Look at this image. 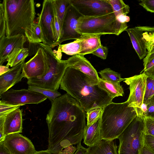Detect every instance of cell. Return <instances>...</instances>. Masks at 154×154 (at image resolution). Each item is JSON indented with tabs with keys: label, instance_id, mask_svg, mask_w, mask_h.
Returning <instances> with one entry per match:
<instances>
[{
	"label": "cell",
	"instance_id": "26",
	"mask_svg": "<svg viewBox=\"0 0 154 154\" xmlns=\"http://www.w3.org/2000/svg\"><path fill=\"white\" fill-rule=\"evenodd\" d=\"M56 12L61 29L67 9L70 4V0H53Z\"/></svg>",
	"mask_w": 154,
	"mask_h": 154
},
{
	"label": "cell",
	"instance_id": "6",
	"mask_svg": "<svg viewBox=\"0 0 154 154\" xmlns=\"http://www.w3.org/2000/svg\"><path fill=\"white\" fill-rule=\"evenodd\" d=\"M43 50L49 66L46 75L41 78L27 79L29 85L53 90H57L60 86L61 81L67 67L66 60L59 59L52 48L43 43L38 44Z\"/></svg>",
	"mask_w": 154,
	"mask_h": 154
},
{
	"label": "cell",
	"instance_id": "2",
	"mask_svg": "<svg viewBox=\"0 0 154 154\" xmlns=\"http://www.w3.org/2000/svg\"><path fill=\"white\" fill-rule=\"evenodd\" d=\"M60 87L76 100L86 112L103 108L112 103L113 99L86 75L69 67L65 70Z\"/></svg>",
	"mask_w": 154,
	"mask_h": 154
},
{
	"label": "cell",
	"instance_id": "16",
	"mask_svg": "<svg viewBox=\"0 0 154 154\" xmlns=\"http://www.w3.org/2000/svg\"><path fill=\"white\" fill-rule=\"evenodd\" d=\"M67 67L78 70L86 75L95 85H97L100 77L90 62L84 56L76 54L66 60Z\"/></svg>",
	"mask_w": 154,
	"mask_h": 154
},
{
	"label": "cell",
	"instance_id": "41",
	"mask_svg": "<svg viewBox=\"0 0 154 154\" xmlns=\"http://www.w3.org/2000/svg\"><path fill=\"white\" fill-rule=\"evenodd\" d=\"M143 35L148 51L150 48L154 46V36H149Z\"/></svg>",
	"mask_w": 154,
	"mask_h": 154
},
{
	"label": "cell",
	"instance_id": "8",
	"mask_svg": "<svg viewBox=\"0 0 154 154\" xmlns=\"http://www.w3.org/2000/svg\"><path fill=\"white\" fill-rule=\"evenodd\" d=\"M55 7L53 0H45L39 15L38 23L42 32L43 43L52 48L56 47L57 41L54 28Z\"/></svg>",
	"mask_w": 154,
	"mask_h": 154
},
{
	"label": "cell",
	"instance_id": "48",
	"mask_svg": "<svg viewBox=\"0 0 154 154\" xmlns=\"http://www.w3.org/2000/svg\"><path fill=\"white\" fill-rule=\"evenodd\" d=\"M10 69L8 66L3 65L0 66V75L6 73Z\"/></svg>",
	"mask_w": 154,
	"mask_h": 154
},
{
	"label": "cell",
	"instance_id": "47",
	"mask_svg": "<svg viewBox=\"0 0 154 154\" xmlns=\"http://www.w3.org/2000/svg\"><path fill=\"white\" fill-rule=\"evenodd\" d=\"M140 154H154V152L145 146L143 145L141 150Z\"/></svg>",
	"mask_w": 154,
	"mask_h": 154
},
{
	"label": "cell",
	"instance_id": "27",
	"mask_svg": "<svg viewBox=\"0 0 154 154\" xmlns=\"http://www.w3.org/2000/svg\"><path fill=\"white\" fill-rule=\"evenodd\" d=\"M112 6L116 17L121 15H127L130 12V7L122 0H108Z\"/></svg>",
	"mask_w": 154,
	"mask_h": 154
},
{
	"label": "cell",
	"instance_id": "43",
	"mask_svg": "<svg viewBox=\"0 0 154 154\" xmlns=\"http://www.w3.org/2000/svg\"><path fill=\"white\" fill-rule=\"evenodd\" d=\"M76 150V148L71 145L67 147L57 154H74Z\"/></svg>",
	"mask_w": 154,
	"mask_h": 154
},
{
	"label": "cell",
	"instance_id": "28",
	"mask_svg": "<svg viewBox=\"0 0 154 154\" xmlns=\"http://www.w3.org/2000/svg\"><path fill=\"white\" fill-rule=\"evenodd\" d=\"M98 73L103 80L113 82H120L124 80L121 74L112 70L109 68H106L100 71Z\"/></svg>",
	"mask_w": 154,
	"mask_h": 154
},
{
	"label": "cell",
	"instance_id": "7",
	"mask_svg": "<svg viewBox=\"0 0 154 154\" xmlns=\"http://www.w3.org/2000/svg\"><path fill=\"white\" fill-rule=\"evenodd\" d=\"M143 118L137 116L119 137L118 154H140L143 145Z\"/></svg>",
	"mask_w": 154,
	"mask_h": 154
},
{
	"label": "cell",
	"instance_id": "42",
	"mask_svg": "<svg viewBox=\"0 0 154 154\" xmlns=\"http://www.w3.org/2000/svg\"><path fill=\"white\" fill-rule=\"evenodd\" d=\"M154 58V46L150 48L147 51L146 56L143 59V65Z\"/></svg>",
	"mask_w": 154,
	"mask_h": 154
},
{
	"label": "cell",
	"instance_id": "17",
	"mask_svg": "<svg viewBox=\"0 0 154 154\" xmlns=\"http://www.w3.org/2000/svg\"><path fill=\"white\" fill-rule=\"evenodd\" d=\"M0 121L3 124L5 137L10 134L22 132V111L19 108L0 116Z\"/></svg>",
	"mask_w": 154,
	"mask_h": 154
},
{
	"label": "cell",
	"instance_id": "10",
	"mask_svg": "<svg viewBox=\"0 0 154 154\" xmlns=\"http://www.w3.org/2000/svg\"><path fill=\"white\" fill-rule=\"evenodd\" d=\"M0 103L11 106L38 104L46 100L45 96L28 89H9L0 95Z\"/></svg>",
	"mask_w": 154,
	"mask_h": 154
},
{
	"label": "cell",
	"instance_id": "30",
	"mask_svg": "<svg viewBox=\"0 0 154 154\" xmlns=\"http://www.w3.org/2000/svg\"><path fill=\"white\" fill-rule=\"evenodd\" d=\"M103 108L98 107L91 109L86 112L87 119L86 125H90L101 116Z\"/></svg>",
	"mask_w": 154,
	"mask_h": 154
},
{
	"label": "cell",
	"instance_id": "46",
	"mask_svg": "<svg viewBox=\"0 0 154 154\" xmlns=\"http://www.w3.org/2000/svg\"><path fill=\"white\" fill-rule=\"evenodd\" d=\"M0 154H11L5 146L3 141L0 142Z\"/></svg>",
	"mask_w": 154,
	"mask_h": 154
},
{
	"label": "cell",
	"instance_id": "15",
	"mask_svg": "<svg viewBox=\"0 0 154 154\" xmlns=\"http://www.w3.org/2000/svg\"><path fill=\"white\" fill-rule=\"evenodd\" d=\"M27 40L23 35L10 37L4 36L0 39V66L17 50L23 48V45Z\"/></svg>",
	"mask_w": 154,
	"mask_h": 154
},
{
	"label": "cell",
	"instance_id": "12",
	"mask_svg": "<svg viewBox=\"0 0 154 154\" xmlns=\"http://www.w3.org/2000/svg\"><path fill=\"white\" fill-rule=\"evenodd\" d=\"M83 16L70 3L68 7L64 17L60 38L56 46H59L63 42L71 39H78L82 35L77 31L79 20Z\"/></svg>",
	"mask_w": 154,
	"mask_h": 154
},
{
	"label": "cell",
	"instance_id": "11",
	"mask_svg": "<svg viewBox=\"0 0 154 154\" xmlns=\"http://www.w3.org/2000/svg\"><path fill=\"white\" fill-rule=\"evenodd\" d=\"M70 2L85 17H97L113 12L108 0H70Z\"/></svg>",
	"mask_w": 154,
	"mask_h": 154
},
{
	"label": "cell",
	"instance_id": "45",
	"mask_svg": "<svg viewBox=\"0 0 154 154\" xmlns=\"http://www.w3.org/2000/svg\"><path fill=\"white\" fill-rule=\"evenodd\" d=\"M116 17L119 22L122 23H127L130 20V17L127 15H121Z\"/></svg>",
	"mask_w": 154,
	"mask_h": 154
},
{
	"label": "cell",
	"instance_id": "32",
	"mask_svg": "<svg viewBox=\"0 0 154 154\" xmlns=\"http://www.w3.org/2000/svg\"><path fill=\"white\" fill-rule=\"evenodd\" d=\"M144 134L154 137V117H144Z\"/></svg>",
	"mask_w": 154,
	"mask_h": 154
},
{
	"label": "cell",
	"instance_id": "49",
	"mask_svg": "<svg viewBox=\"0 0 154 154\" xmlns=\"http://www.w3.org/2000/svg\"><path fill=\"white\" fill-rule=\"evenodd\" d=\"M51 153L47 149L45 150H42L36 151L33 154H51Z\"/></svg>",
	"mask_w": 154,
	"mask_h": 154
},
{
	"label": "cell",
	"instance_id": "18",
	"mask_svg": "<svg viewBox=\"0 0 154 154\" xmlns=\"http://www.w3.org/2000/svg\"><path fill=\"white\" fill-rule=\"evenodd\" d=\"M25 60L12 67L6 73L0 75V95L20 82L24 77L22 72Z\"/></svg>",
	"mask_w": 154,
	"mask_h": 154
},
{
	"label": "cell",
	"instance_id": "33",
	"mask_svg": "<svg viewBox=\"0 0 154 154\" xmlns=\"http://www.w3.org/2000/svg\"><path fill=\"white\" fill-rule=\"evenodd\" d=\"M144 68L140 73H144L148 78L154 79V58L143 65Z\"/></svg>",
	"mask_w": 154,
	"mask_h": 154
},
{
	"label": "cell",
	"instance_id": "34",
	"mask_svg": "<svg viewBox=\"0 0 154 154\" xmlns=\"http://www.w3.org/2000/svg\"><path fill=\"white\" fill-rule=\"evenodd\" d=\"M6 21L4 15L3 5L0 4V39L6 36Z\"/></svg>",
	"mask_w": 154,
	"mask_h": 154
},
{
	"label": "cell",
	"instance_id": "20",
	"mask_svg": "<svg viewBox=\"0 0 154 154\" xmlns=\"http://www.w3.org/2000/svg\"><path fill=\"white\" fill-rule=\"evenodd\" d=\"M83 139L84 143L89 147L97 145L102 140L101 132V117L92 124L86 126Z\"/></svg>",
	"mask_w": 154,
	"mask_h": 154
},
{
	"label": "cell",
	"instance_id": "13",
	"mask_svg": "<svg viewBox=\"0 0 154 154\" xmlns=\"http://www.w3.org/2000/svg\"><path fill=\"white\" fill-rule=\"evenodd\" d=\"M49 66L47 59L42 49L39 47L35 55L23 67L22 73L27 79L41 78L47 73Z\"/></svg>",
	"mask_w": 154,
	"mask_h": 154
},
{
	"label": "cell",
	"instance_id": "24",
	"mask_svg": "<svg viewBox=\"0 0 154 154\" xmlns=\"http://www.w3.org/2000/svg\"><path fill=\"white\" fill-rule=\"evenodd\" d=\"M97 85L113 98L123 96L124 94L123 88L120 85V82L105 81L100 78Z\"/></svg>",
	"mask_w": 154,
	"mask_h": 154
},
{
	"label": "cell",
	"instance_id": "3",
	"mask_svg": "<svg viewBox=\"0 0 154 154\" xmlns=\"http://www.w3.org/2000/svg\"><path fill=\"white\" fill-rule=\"evenodd\" d=\"M3 5L7 37L19 35L29 41L33 32L35 12L33 0H4Z\"/></svg>",
	"mask_w": 154,
	"mask_h": 154
},
{
	"label": "cell",
	"instance_id": "50",
	"mask_svg": "<svg viewBox=\"0 0 154 154\" xmlns=\"http://www.w3.org/2000/svg\"><path fill=\"white\" fill-rule=\"evenodd\" d=\"M154 95V83L153 85L151 92L149 95V99L153 95Z\"/></svg>",
	"mask_w": 154,
	"mask_h": 154
},
{
	"label": "cell",
	"instance_id": "31",
	"mask_svg": "<svg viewBox=\"0 0 154 154\" xmlns=\"http://www.w3.org/2000/svg\"><path fill=\"white\" fill-rule=\"evenodd\" d=\"M29 42L32 43L39 44L41 42L43 43L42 32L38 23H34L33 27L32 34Z\"/></svg>",
	"mask_w": 154,
	"mask_h": 154
},
{
	"label": "cell",
	"instance_id": "1",
	"mask_svg": "<svg viewBox=\"0 0 154 154\" xmlns=\"http://www.w3.org/2000/svg\"><path fill=\"white\" fill-rule=\"evenodd\" d=\"M51 103L46 118L47 150L57 154L67 147L81 143L86 126V115L78 102L67 93Z\"/></svg>",
	"mask_w": 154,
	"mask_h": 154
},
{
	"label": "cell",
	"instance_id": "23",
	"mask_svg": "<svg viewBox=\"0 0 154 154\" xmlns=\"http://www.w3.org/2000/svg\"><path fill=\"white\" fill-rule=\"evenodd\" d=\"M82 48V42L81 38L66 44L60 45L57 51H53L57 57L61 59V53L71 56L79 54Z\"/></svg>",
	"mask_w": 154,
	"mask_h": 154
},
{
	"label": "cell",
	"instance_id": "40",
	"mask_svg": "<svg viewBox=\"0 0 154 154\" xmlns=\"http://www.w3.org/2000/svg\"><path fill=\"white\" fill-rule=\"evenodd\" d=\"M154 83V79L148 77L144 101L149 99V95Z\"/></svg>",
	"mask_w": 154,
	"mask_h": 154
},
{
	"label": "cell",
	"instance_id": "44",
	"mask_svg": "<svg viewBox=\"0 0 154 154\" xmlns=\"http://www.w3.org/2000/svg\"><path fill=\"white\" fill-rule=\"evenodd\" d=\"M76 150L74 154H86L87 149L83 147L80 143L77 145Z\"/></svg>",
	"mask_w": 154,
	"mask_h": 154
},
{
	"label": "cell",
	"instance_id": "39",
	"mask_svg": "<svg viewBox=\"0 0 154 154\" xmlns=\"http://www.w3.org/2000/svg\"><path fill=\"white\" fill-rule=\"evenodd\" d=\"M144 102H145L147 105V116L154 117V95Z\"/></svg>",
	"mask_w": 154,
	"mask_h": 154
},
{
	"label": "cell",
	"instance_id": "9",
	"mask_svg": "<svg viewBox=\"0 0 154 154\" xmlns=\"http://www.w3.org/2000/svg\"><path fill=\"white\" fill-rule=\"evenodd\" d=\"M147 78L144 73H141L124 79V82L129 85L130 90L129 96L126 101L129 106L134 108L137 116H142L140 109L144 101Z\"/></svg>",
	"mask_w": 154,
	"mask_h": 154
},
{
	"label": "cell",
	"instance_id": "22",
	"mask_svg": "<svg viewBox=\"0 0 154 154\" xmlns=\"http://www.w3.org/2000/svg\"><path fill=\"white\" fill-rule=\"evenodd\" d=\"M101 35H85L81 38L82 42L81 51L78 54L84 56L92 54L102 45L100 40Z\"/></svg>",
	"mask_w": 154,
	"mask_h": 154
},
{
	"label": "cell",
	"instance_id": "29",
	"mask_svg": "<svg viewBox=\"0 0 154 154\" xmlns=\"http://www.w3.org/2000/svg\"><path fill=\"white\" fill-rule=\"evenodd\" d=\"M28 89L30 91L39 93L45 96L51 103L61 95V94L57 90H49L37 86L29 85Z\"/></svg>",
	"mask_w": 154,
	"mask_h": 154
},
{
	"label": "cell",
	"instance_id": "14",
	"mask_svg": "<svg viewBox=\"0 0 154 154\" xmlns=\"http://www.w3.org/2000/svg\"><path fill=\"white\" fill-rule=\"evenodd\" d=\"M3 141L11 154H33L37 151L31 141L20 133L8 134Z\"/></svg>",
	"mask_w": 154,
	"mask_h": 154
},
{
	"label": "cell",
	"instance_id": "25",
	"mask_svg": "<svg viewBox=\"0 0 154 154\" xmlns=\"http://www.w3.org/2000/svg\"><path fill=\"white\" fill-rule=\"evenodd\" d=\"M29 50L23 48L14 53L8 58L6 66L13 67L25 59L29 56Z\"/></svg>",
	"mask_w": 154,
	"mask_h": 154
},
{
	"label": "cell",
	"instance_id": "5",
	"mask_svg": "<svg viewBox=\"0 0 154 154\" xmlns=\"http://www.w3.org/2000/svg\"><path fill=\"white\" fill-rule=\"evenodd\" d=\"M127 23H122L113 12L95 17H82L79 19L77 31L82 35L113 34L119 35L128 29Z\"/></svg>",
	"mask_w": 154,
	"mask_h": 154
},
{
	"label": "cell",
	"instance_id": "19",
	"mask_svg": "<svg viewBox=\"0 0 154 154\" xmlns=\"http://www.w3.org/2000/svg\"><path fill=\"white\" fill-rule=\"evenodd\" d=\"M126 31L139 59H143L147 54V51L145 42L143 38V32L136 27L128 28Z\"/></svg>",
	"mask_w": 154,
	"mask_h": 154
},
{
	"label": "cell",
	"instance_id": "21",
	"mask_svg": "<svg viewBox=\"0 0 154 154\" xmlns=\"http://www.w3.org/2000/svg\"><path fill=\"white\" fill-rule=\"evenodd\" d=\"M117 147L114 140H102L97 145L89 147L86 154H118Z\"/></svg>",
	"mask_w": 154,
	"mask_h": 154
},
{
	"label": "cell",
	"instance_id": "38",
	"mask_svg": "<svg viewBox=\"0 0 154 154\" xmlns=\"http://www.w3.org/2000/svg\"><path fill=\"white\" fill-rule=\"evenodd\" d=\"M20 106H11L0 103V116L8 113L20 107Z\"/></svg>",
	"mask_w": 154,
	"mask_h": 154
},
{
	"label": "cell",
	"instance_id": "35",
	"mask_svg": "<svg viewBox=\"0 0 154 154\" xmlns=\"http://www.w3.org/2000/svg\"><path fill=\"white\" fill-rule=\"evenodd\" d=\"M143 145L154 152V137L143 133Z\"/></svg>",
	"mask_w": 154,
	"mask_h": 154
},
{
	"label": "cell",
	"instance_id": "4",
	"mask_svg": "<svg viewBox=\"0 0 154 154\" xmlns=\"http://www.w3.org/2000/svg\"><path fill=\"white\" fill-rule=\"evenodd\" d=\"M137 116L134 108L129 106L127 101L119 103L112 102L105 106L101 117L102 140L118 139Z\"/></svg>",
	"mask_w": 154,
	"mask_h": 154
},
{
	"label": "cell",
	"instance_id": "36",
	"mask_svg": "<svg viewBox=\"0 0 154 154\" xmlns=\"http://www.w3.org/2000/svg\"><path fill=\"white\" fill-rule=\"evenodd\" d=\"M108 53V49L106 46L103 45L99 47L91 54L100 58L103 60H105L107 58Z\"/></svg>",
	"mask_w": 154,
	"mask_h": 154
},
{
	"label": "cell",
	"instance_id": "37",
	"mask_svg": "<svg viewBox=\"0 0 154 154\" xmlns=\"http://www.w3.org/2000/svg\"><path fill=\"white\" fill-rule=\"evenodd\" d=\"M139 4L147 11L154 13V0H140Z\"/></svg>",
	"mask_w": 154,
	"mask_h": 154
}]
</instances>
